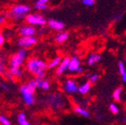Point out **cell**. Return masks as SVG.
I'll return each instance as SVG.
<instances>
[{
  "instance_id": "obj_16",
  "label": "cell",
  "mask_w": 126,
  "mask_h": 125,
  "mask_svg": "<svg viewBox=\"0 0 126 125\" xmlns=\"http://www.w3.org/2000/svg\"><path fill=\"white\" fill-rule=\"evenodd\" d=\"M74 110H75V113L81 115V116H84V117H87V118L90 117V113L87 109L80 107V106H75V107L74 108Z\"/></svg>"
},
{
  "instance_id": "obj_29",
  "label": "cell",
  "mask_w": 126,
  "mask_h": 125,
  "mask_svg": "<svg viewBox=\"0 0 126 125\" xmlns=\"http://www.w3.org/2000/svg\"><path fill=\"white\" fill-rule=\"evenodd\" d=\"M5 21H6V16H4V15H3V14H1V15H0V25L4 24Z\"/></svg>"
},
{
  "instance_id": "obj_11",
  "label": "cell",
  "mask_w": 126,
  "mask_h": 125,
  "mask_svg": "<svg viewBox=\"0 0 126 125\" xmlns=\"http://www.w3.org/2000/svg\"><path fill=\"white\" fill-rule=\"evenodd\" d=\"M70 61V58L69 57H65L64 59L61 60V63L58 66L57 70H56V74L57 75H61L64 73H66L67 71V67H68V63Z\"/></svg>"
},
{
  "instance_id": "obj_18",
  "label": "cell",
  "mask_w": 126,
  "mask_h": 125,
  "mask_svg": "<svg viewBox=\"0 0 126 125\" xmlns=\"http://www.w3.org/2000/svg\"><path fill=\"white\" fill-rule=\"evenodd\" d=\"M122 88H117L116 90L114 91V93H113V98H114V100L116 101V102H120L121 101V94H122Z\"/></svg>"
},
{
  "instance_id": "obj_5",
  "label": "cell",
  "mask_w": 126,
  "mask_h": 125,
  "mask_svg": "<svg viewBox=\"0 0 126 125\" xmlns=\"http://www.w3.org/2000/svg\"><path fill=\"white\" fill-rule=\"evenodd\" d=\"M31 10V8L26 4H17L13 6L11 10L10 13L7 14V17L12 18L13 17H26V14L28 13Z\"/></svg>"
},
{
  "instance_id": "obj_25",
  "label": "cell",
  "mask_w": 126,
  "mask_h": 125,
  "mask_svg": "<svg viewBox=\"0 0 126 125\" xmlns=\"http://www.w3.org/2000/svg\"><path fill=\"white\" fill-rule=\"evenodd\" d=\"M47 4H35L34 5V8L37 9V10H39V11H43V10H46L47 9Z\"/></svg>"
},
{
  "instance_id": "obj_14",
  "label": "cell",
  "mask_w": 126,
  "mask_h": 125,
  "mask_svg": "<svg viewBox=\"0 0 126 125\" xmlns=\"http://www.w3.org/2000/svg\"><path fill=\"white\" fill-rule=\"evenodd\" d=\"M102 56L98 53H92L89 55V57L87 60V64L89 66H94V64H96L97 62L101 61Z\"/></svg>"
},
{
  "instance_id": "obj_6",
  "label": "cell",
  "mask_w": 126,
  "mask_h": 125,
  "mask_svg": "<svg viewBox=\"0 0 126 125\" xmlns=\"http://www.w3.org/2000/svg\"><path fill=\"white\" fill-rule=\"evenodd\" d=\"M67 71L69 73H74V74H82L84 72V69L81 66V61L77 58L76 56H74L70 58V61L68 63V67H67Z\"/></svg>"
},
{
  "instance_id": "obj_7",
  "label": "cell",
  "mask_w": 126,
  "mask_h": 125,
  "mask_svg": "<svg viewBox=\"0 0 126 125\" xmlns=\"http://www.w3.org/2000/svg\"><path fill=\"white\" fill-rule=\"evenodd\" d=\"M38 42V39L34 36H21L18 39L17 45L20 48H29V47H33Z\"/></svg>"
},
{
  "instance_id": "obj_3",
  "label": "cell",
  "mask_w": 126,
  "mask_h": 125,
  "mask_svg": "<svg viewBox=\"0 0 126 125\" xmlns=\"http://www.w3.org/2000/svg\"><path fill=\"white\" fill-rule=\"evenodd\" d=\"M19 91L21 93L22 100L25 102V104L27 106L33 105L35 102V96H34V91L35 90L32 89L27 84H24L20 87Z\"/></svg>"
},
{
  "instance_id": "obj_23",
  "label": "cell",
  "mask_w": 126,
  "mask_h": 125,
  "mask_svg": "<svg viewBox=\"0 0 126 125\" xmlns=\"http://www.w3.org/2000/svg\"><path fill=\"white\" fill-rule=\"evenodd\" d=\"M110 110L113 115H116V114H118V112H119V109H118V107L115 103L110 104Z\"/></svg>"
},
{
  "instance_id": "obj_22",
  "label": "cell",
  "mask_w": 126,
  "mask_h": 125,
  "mask_svg": "<svg viewBox=\"0 0 126 125\" xmlns=\"http://www.w3.org/2000/svg\"><path fill=\"white\" fill-rule=\"evenodd\" d=\"M118 70H119V73H120L121 75L124 74V73L126 72L125 65H124V63L123 62V61H119V62H118Z\"/></svg>"
},
{
  "instance_id": "obj_32",
  "label": "cell",
  "mask_w": 126,
  "mask_h": 125,
  "mask_svg": "<svg viewBox=\"0 0 126 125\" xmlns=\"http://www.w3.org/2000/svg\"><path fill=\"white\" fill-rule=\"evenodd\" d=\"M121 76H122V80H123V81H124V82H126V72L124 73V74H122Z\"/></svg>"
},
{
  "instance_id": "obj_12",
  "label": "cell",
  "mask_w": 126,
  "mask_h": 125,
  "mask_svg": "<svg viewBox=\"0 0 126 125\" xmlns=\"http://www.w3.org/2000/svg\"><path fill=\"white\" fill-rule=\"evenodd\" d=\"M68 36H69L68 32L61 31H59L56 35H55L54 39L58 44H62V43H64L67 39H68Z\"/></svg>"
},
{
  "instance_id": "obj_27",
  "label": "cell",
  "mask_w": 126,
  "mask_h": 125,
  "mask_svg": "<svg viewBox=\"0 0 126 125\" xmlns=\"http://www.w3.org/2000/svg\"><path fill=\"white\" fill-rule=\"evenodd\" d=\"M26 84H27L28 86L32 88V89L35 90L36 88H37V87H36V82H35V80H29V81H28V83H26Z\"/></svg>"
},
{
  "instance_id": "obj_15",
  "label": "cell",
  "mask_w": 126,
  "mask_h": 125,
  "mask_svg": "<svg viewBox=\"0 0 126 125\" xmlns=\"http://www.w3.org/2000/svg\"><path fill=\"white\" fill-rule=\"evenodd\" d=\"M17 122H18V125H31V123L27 120V116H26V113H24V112H20L18 115Z\"/></svg>"
},
{
  "instance_id": "obj_24",
  "label": "cell",
  "mask_w": 126,
  "mask_h": 125,
  "mask_svg": "<svg viewBox=\"0 0 126 125\" xmlns=\"http://www.w3.org/2000/svg\"><path fill=\"white\" fill-rule=\"evenodd\" d=\"M41 89L45 90V91H47V90L50 89V81L49 80L44 79V82H43V85H42Z\"/></svg>"
},
{
  "instance_id": "obj_4",
  "label": "cell",
  "mask_w": 126,
  "mask_h": 125,
  "mask_svg": "<svg viewBox=\"0 0 126 125\" xmlns=\"http://www.w3.org/2000/svg\"><path fill=\"white\" fill-rule=\"evenodd\" d=\"M25 20H26V22L28 25L32 26H44L47 24V20H46V18H44L43 16L34 13L26 15Z\"/></svg>"
},
{
  "instance_id": "obj_1",
  "label": "cell",
  "mask_w": 126,
  "mask_h": 125,
  "mask_svg": "<svg viewBox=\"0 0 126 125\" xmlns=\"http://www.w3.org/2000/svg\"><path fill=\"white\" fill-rule=\"evenodd\" d=\"M26 56H27V50L26 48H20L11 57L8 72L12 77H17V78L21 77L23 74L21 66L26 61Z\"/></svg>"
},
{
  "instance_id": "obj_21",
  "label": "cell",
  "mask_w": 126,
  "mask_h": 125,
  "mask_svg": "<svg viewBox=\"0 0 126 125\" xmlns=\"http://www.w3.org/2000/svg\"><path fill=\"white\" fill-rule=\"evenodd\" d=\"M0 123L2 125H12V123L6 116L1 115H0Z\"/></svg>"
},
{
  "instance_id": "obj_28",
  "label": "cell",
  "mask_w": 126,
  "mask_h": 125,
  "mask_svg": "<svg viewBox=\"0 0 126 125\" xmlns=\"http://www.w3.org/2000/svg\"><path fill=\"white\" fill-rule=\"evenodd\" d=\"M4 42H5V38H4V36L3 35L2 33L0 32V47L4 45Z\"/></svg>"
},
{
  "instance_id": "obj_13",
  "label": "cell",
  "mask_w": 126,
  "mask_h": 125,
  "mask_svg": "<svg viewBox=\"0 0 126 125\" xmlns=\"http://www.w3.org/2000/svg\"><path fill=\"white\" fill-rule=\"evenodd\" d=\"M91 88V83L89 81H85L84 83L78 87V93H80L82 95H85L90 91Z\"/></svg>"
},
{
  "instance_id": "obj_10",
  "label": "cell",
  "mask_w": 126,
  "mask_h": 125,
  "mask_svg": "<svg viewBox=\"0 0 126 125\" xmlns=\"http://www.w3.org/2000/svg\"><path fill=\"white\" fill-rule=\"evenodd\" d=\"M47 24L50 29L54 30V31H61L65 28V24L61 20L55 19V18H50L47 20Z\"/></svg>"
},
{
  "instance_id": "obj_33",
  "label": "cell",
  "mask_w": 126,
  "mask_h": 125,
  "mask_svg": "<svg viewBox=\"0 0 126 125\" xmlns=\"http://www.w3.org/2000/svg\"><path fill=\"white\" fill-rule=\"evenodd\" d=\"M124 61H125V63H126V57L124 58Z\"/></svg>"
},
{
  "instance_id": "obj_20",
  "label": "cell",
  "mask_w": 126,
  "mask_h": 125,
  "mask_svg": "<svg viewBox=\"0 0 126 125\" xmlns=\"http://www.w3.org/2000/svg\"><path fill=\"white\" fill-rule=\"evenodd\" d=\"M6 74V67H5V60L0 59V74Z\"/></svg>"
},
{
  "instance_id": "obj_2",
  "label": "cell",
  "mask_w": 126,
  "mask_h": 125,
  "mask_svg": "<svg viewBox=\"0 0 126 125\" xmlns=\"http://www.w3.org/2000/svg\"><path fill=\"white\" fill-rule=\"evenodd\" d=\"M26 68L32 74L38 78H44L47 69V63L38 58H31L27 61Z\"/></svg>"
},
{
  "instance_id": "obj_26",
  "label": "cell",
  "mask_w": 126,
  "mask_h": 125,
  "mask_svg": "<svg viewBox=\"0 0 126 125\" xmlns=\"http://www.w3.org/2000/svg\"><path fill=\"white\" fill-rule=\"evenodd\" d=\"M95 3V0H82V4L87 6H92Z\"/></svg>"
},
{
  "instance_id": "obj_30",
  "label": "cell",
  "mask_w": 126,
  "mask_h": 125,
  "mask_svg": "<svg viewBox=\"0 0 126 125\" xmlns=\"http://www.w3.org/2000/svg\"><path fill=\"white\" fill-rule=\"evenodd\" d=\"M50 0H38L36 4H47V3L49 2Z\"/></svg>"
},
{
  "instance_id": "obj_8",
  "label": "cell",
  "mask_w": 126,
  "mask_h": 125,
  "mask_svg": "<svg viewBox=\"0 0 126 125\" xmlns=\"http://www.w3.org/2000/svg\"><path fill=\"white\" fill-rule=\"evenodd\" d=\"M64 91L67 94H77L78 93V84L73 79H68L63 85Z\"/></svg>"
},
{
  "instance_id": "obj_9",
  "label": "cell",
  "mask_w": 126,
  "mask_h": 125,
  "mask_svg": "<svg viewBox=\"0 0 126 125\" xmlns=\"http://www.w3.org/2000/svg\"><path fill=\"white\" fill-rule=\"evenodd\" d=\"M18 32L21 36H34L37 32L35 27L30 25H21L18 27Z\"/></svg>"
},
{
  "instance_id": "obj_31",
  "label": "cell",
  "mask_w": 126,
  "mask_h": 125,
  "mask_svg": "<svg viewBox=\"0 0 126 125\" xmlns=\"http://www.w3.org/2000/svg\"><path fill=\"white\" fill-rule=\"evenodd\" d=\"M0 88H3L4 91H8V90H9V87L4 84V83H0Z\"/></svg>"
},
{
  "instance_id": "obj_17",
  "label": "cell",
  "mask_w": 126,
  "mask_h": 125,
  "mask_svg": "<svg viewBox=\"0 0 126 125\" xmlns=\"http://www.w3.org/2000/svg\"><path fill=\"white\" fill-rule=\"evenodd\" d=\"M61 60L62 59H61V57H56V58H54V59L52 60V61L47 64V68L53 69V68L58 67V66H59L60 63H61Z\"/></svg>"
},
{
  "instance_id": "obj_19",
  "label": "cell",
  "mask_w": 126,
  "mask_h": 125,
  "mask_svg": "<svg viewBox=\"0 0 126 125\" xmlns=\"http://www.w3.org/2000/svg\"><path fill=\"white\" fill-rule=\"evenodd\" d=\"M99 78H100V76H99L98 74H92L89 76V81L90 82L91 84H93V83L97 82V80H99Z\"/></svg>"
}]
</instances>
